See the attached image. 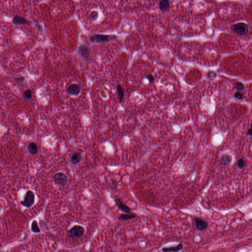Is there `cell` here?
<instances>
[{"label": "cell", "mask_w": 252, "mask_h": 252, "mask_svg": "<svg viewBox=\"0 0 252 252\" xmlns=\"http://www.w3.org/2000/svg\"><path fill=\"white\" fill-rule=\"evenodd\" d=\"M232 29L236 34L241 36L246 35L248 33V25L244 22L235 23L232 26Z\"/></svg>", "instance_id": "cell-1"}, {"label": "cell", "mask_w": 252, "mask_h": 252, "mask_svg": "<svg viewBox=\"0 0 252 252\" xmlns=\"http://www.w3.org/2000/svg\"><path fill=\"white\" fill-rule=\"evenodd\" d=\"M84 228L82 226L75 225L69 230L68 233L72 238H80L85 233Z\"/></svg>", "instance_id": "cell-2"}, {"label": "cell", "mask_w": 252, "mask_h": 252, "mask_svg": "<svg viewBox=\"0 0 252 252\" xmlns=\"http://www.w3.org/2000/svg\"><path fill=\"white\" fill-rule=\"evenodd\" d=\"M35 200V195L32 191L29 190L25 194L24 199L21 202V205L26 207L30 208L34 205Z\"/></svg>", "instance_id": "cell-3"}, {"label": "cell", "mask_w": 252, "mask_h": 252, "mask_svg": "<svg viewBox=\"0 0 252 252\" xmlns=\"http://www.w3.org/2000/svg\"><path fill=\"white\" fill-rule=\"evenodd\" d=\"M113 37L111 35L96 34L93 35L90 39V41L92 42H97L98 43L108 42L113 39Z\"/></svg>", "instance_id": "cell-4"}, {"label": "cell", "mask_w": 252, "mask_h": 252, "mask_svg": "<svg viewBox=\"0 0 252 252\" xmlns=\"http://www.w3.org/2000/svg\"><path fill=\"white\" fill-rule=\"evenodd\" d=\"M54 181L57 185L65 186L68 183V177L66 175L62 172L56 173L54 176Z\"/></svg>", "instance_id": "cell-5"}, {"label": "cell", "mask_w": 252, "mask_h": 252, "mask_svg": "<svg viewBox=\"0 0 252 252\" xmlns=\"http://www.w3.org/2000/svg\"><path fill=\"white\" fill-rule=\"evenodd\" d=\"M81 91V87L80 84L73 83L68 87L67 93L70 95L77 96L80 94Z\"/></svg>", "instance_id": "cell-6"}, {"label": "cell", "mask_w": 252, "mask_h": 252, "mask_svg": "<svg viewBox=\"0 0 252 252\" xmlns=\"http://www.w3.org/2000/svg\"><path fill=\"white\" fill-rule=\"evenodd\" d=\"M194 221L196 224V227L199 231H203L208 227V223L203 219L196 217Z\"/></svg>", "instance_id": "cell-7"}, {"label": "cell", "mask_w": 252, "mask_h": 252, "mask_svg": "<svg viewBox=\"0 0 252 252\" xmlns=\"http://www.w3.org/2000/svg\"><path fill=\"white\" fill-rule=\"evenodd\" d=\"M115 201L116 203V206L118 207V208L121 211H122V212H123L124 213H131V210H130V208L129 207V206H127L125 203H124L121 199L117 198L115 199Z\"/></svg>", "instance_id": "cell-8"}, {"label": "cell", "mask_w": 252, "mask_h": 252, "mask_svg": "<svg viewBox=\"0 0 252 252\" xmlns=\"http://www.w3.org/2000/svg\"><path fill=\"white\" fill-rule=\"evenodd\" d=\"M78 50L80 54L81 55L82 57L85 59L87 60L88 58L90 56V48L88 46L85 44H82L80 46Z\"/></svg>", "instance_id": "cell-9"}, {"label": "cell", "mask_w": 252, "mask_h": 252, "mask_svg": "<svg viewBox=\"0 0 252 252\" xmlns=\"http://www.w3.org/2000/svg\"><path fill=\"white\" fill-rule=\"evenodd\" d=\"M183 248V244L180 243L176 246L164 247L162 248V252H179Z\"/></svg>", "instance_id": "cell-10"}, {"label": "cell", "mask_w": 252, "mask_h": 252, "mask_svg": "<svg viewBox=\"0 0 252 252\" xmlns=\"http://www.w3.org/2000/svg\"><path fill=\"white\" fill-rule=\"evenodd\" d=\"M232 161V157L229 154H225L221 158V164L224 166L229 165Z\"/></svg>", "instance_id": "cell-11"}, {"label": "cell", "mask_w": 252, "mask_h": 252, "mask_svg": "<svg viewBox=\"0 0 252 252\" xmlns=\"http://www.w3.org/2000/svg\"><path fill=\"white\" fill-rule=\"evenodd\" d=\"M13 22L15 24H20V25H24L28 23L26 20L24 18L21 16L16 15L13 18Z\"/></svg>", "instance_id": "cell-12"}, {"label": "cell", "mask_w": 252, "mask_h": 252, "mask_svg": "<svg viewBox=\"0 0 252 252\" xmlns=\"http://www.w3.org/2000/svg\"><path fill=\"white\" fill-rule=\"evenodd\" d=\"M136 215L134 213H130L122 214L120 215L119 217V220H120L127 221L129 220H132L133 219L136 218Z\"/></svg>", "instance_id": "cell-13"}, {"label": "cell", "mask_w": 252, "mask_h": 252, "mask_svg": "<svg viewBox=\"0 0 252 252\" xmlns=\"http://www.w3.org/2000/svg\"><path fill=\"white\" fill-rule=\"evenodd\" d=\"M29 151L32 155H36L38 152V148L36 143L35 142H31L28 145V146Z\"/></svg>", "instance_id": "cell-14"}, {"label": "cell", "mask_w": 252, "mask_h": 252, "mask_svg": "<svg viewBox=\"0 0 252 252\" xmlns=\"http://www.w3.org/2000/svg\"><path fill=\"white\" fill-rule=\"evenodd\" d=\"M170 6L169 1L162 0L159 3V8L162 11H168Z\"/></svg>", "instance_id": "cell-15"}, {"label": "cell", "mask_w": 252, "mask_h": 252, "mask_svg": "<svg viewBox=\"0 0 252 252\" xmlns=\"http://www.w3.org/2000/svg\"><path fill=\"white\" fill-rule=\"evenodd\" d=\"M81 160V156L80 154L78 153H75L72 155L71 158V162L72 164L76 165L79 164Z\"/></svg>", "instance_id": "cell-16"}, {"label": "cell", "mask_w": 252, "mask_h": 252, "mask_svg": "<svg viewBox=\"0 0 252 252\" xmlns=\"http://www.w3.org/2000/svg\"><path fill=\"white\" fill-rule=\"evenodd\" d=\"M117 91L118 93V97H119V101L120 103H121L122 101H123L124 98V91L121 85L118 84L117 86Z\"/></svg>", "instance_id": "cell-17"}, {"label": "cell", "mask_w": 252, "mask_h": 252, "mask_svg": "<svg viewBox=\"0 0 252 252\" xmlns=\"http://www.w3.org/2000/svg\"><path fill=\"white\" fill-rule=\"evenodd\" d=\"M31 230L33 232L35 233H39L41 232V229L39 227L37 221L34 220L31 224Z\"/></svg>", "instance_id": "cell-18"}, {"label": "cell", "mask_w": 252, "mask_h": 252, "mask_svg": "<svg viewBox=\"0 0 252 252\" xmlns=\"http://www.w3.org/2000/svg\"><path fill=\"white\" fill-rule=\"evenodd\" d=\"M246 166V161L243 158H241L238 160L237 166L240 169H243Z\"/></svg>", "instance_id": "cell-19"}, {"label": "cell", "mask_w": 252, "mask_h": 252, "mask_svg": "<svg viewBox=\"0 0 252 252\" xmlns=\"http://www.w3.org/2000/svg\"><path fill=\"white\" fill-rule=\"evenodd\" d=\"M235 88H236V90L238 91V92L241 91L243 90L244 85L241 82H236L235 83Z\"/></svg>", "instance_id": "cell-20"}, {"label": "cell", "mask_w": 252, "mask_h": 252, "mask_svg": "<svg viewBox=\"0 0 252 252\" xmlns=\"http://www.w3.org/2000/svg\"><path fill=\"white\" fill-rule=\"evenodd\" d=\"M99 16V13L97 11H93L90 14V18L93 20H96Z\"/></svg>", "instance_id": "cell-21"}, {"label": "cell", "mask_w": 252, "mask_h": 252, "mask_svg": "<svg viewBox=\"0 0 252 252\" xmlns=\"http://www.w3.org/2000/svg\"><path fill=\"white\" fill-rule=\"evenodd\" d=\"M24 96L26 99H30L32 98V91L30 89H27L24 93Z\"/></svg>", "instance_id": "cell-22"}, {"label": "cell", "mask_w": 252, "mask_h": 252, "mask_svg": "<svg viewBox=\"0 0 252 252\" xmlns=\"http://www.w3.org/2000/svg\"><path fill=\"white\" fill-rule=\"evenodd\" d=\"M234 97L239 100H242L243 98V96L242 95V94L240 92H238V91L235 93L234 94Z\"/></svg>", "instance_id": "cell-23"}, {"label": "cell", "mask_w": 252, "mask_h": 252, "mask_svg": "<svg viewBox=\"0 0 252 252\" xmlns=\"http://www.w3.org/2000/svg\"><path fill=\"white\" fill-rule=\"evenodd\" d=\"M207 76H208V78H214L216 77V74L214 72H208Z\"/></svg>", "instance_id": "cell-24"}, {"label": "cell", "mask_w": 252, "mask_h": 252, "mask_svg": "<svg viewBox=\"0 0 252 252\" xmlns=\"http://www.w3.org/2000/svg\"><path fill=\"white\" fill-rule=\"evenodd\" d=\"M147 79H148L149 81L151 82V83H153V82L154 81V78L153 76H152V75H148L147 76Z\"/></svg>", "instance_id": "cell-25"}, {"label": "cell", "mask_w": 252, "mask_h": 252, "mask_svg": "<svg viewBox=\"0 0 252 252\" xmlns=\"http://www.w3.org/2000/svg\"><path fill=\"white\" fill-rule=\"evenodd\" d=\"M247 135L248 136H252V124L251 125V127L247 130Z\"/></svg>", "instance_id": "cell-26"}, {"label": "cell", "mask_w": 252, "mask_h": 252, "mask_svg": "<svg viewBox=\"0 0 252 252\" xmlns=\"http://www.w3.org/2000/svg\"><path fill=\"white\" fill-rule=\"evenodd\" d=\"M15 80L17 81L22 82L25 80V78H23V77H18V78H16Z\"/></svg>", "instance_id": "cell-27"}, {"label": "cell", "mask_w": 252, "mask_h": 252, "mask_svg": "<svg viewBox=\"0 0 252 252\" xmlns=\"http://www.w3.org/2000/svg\"><path fill=\"white\" fill-rule=\"evenodd\" d=\"M91 252V251H87V252Z\"/></svg>", "instance_id": "cell-28"}, {"label": "cell", "mask_w": 252, "mask_h": 252, "mask_svg": "<svg viewBox=\"0 0 252 252\" xmlns=\"http://www.w3.org/2000/svg\"></svg>", "instance_id": "cell-29"}]
</instances>
